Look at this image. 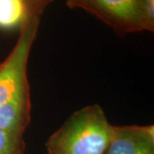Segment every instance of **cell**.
<instances>
[{"instance_id":"cell-1","label":"cell","mask_w":154,"mask_h":154,"mask_svg":"<svg viewBox=\"0 0 154 154\" xmlns=\"http://www.w3.org/2000/svg\"><path fill=\"white\" fill-rule=\"evenodd\" d=\"M39 26V17H28L17 42L0 62V129L24 134L31 120L28 63Z\"/></svg>"},{"instance_id":"cell-2","label":"cell","mask_w":154,"mask_h":154,"mask_svg":"<svg viewBox=\"0 0 154 154\" xmlns=\"http://www.w3.org/2000/svg\"><path fill=\"white\" fill-rule=\"evenodd\" d=\"M102 107L87 105L73 112L45 142L47 154H105L113 134Z\"/></svg>"},{"instance_id":"cell-9","label":"cell","mask_w":154,"mask_h":154,"mask_svg":"<svg viewBox=\"0 0 154 154\" xmlns=\"http://www.w3.org/2000/svg\"><path fill=\"white\" fill-rule=\"evenodd\" d=\"M27 1H28V0H25V3H27Z\"/></svg>"},{"instance_id":"cell-3","label":"cell","mask_w":154,"mask_h":154,"mask_svg":"<svg viewBox=\"0 0 154 154\" xmlns=\"http://www.w3.org/2000/svg\"><path fill=\"white\" fill-rule=\"evenodd\" d=\"M71 9H82L97 17L119 35L153 32L141 0H65Z\"/></svg>"},{"instance_id":"cell-5","label":"cell","mask_w":154,"mask_h":154,"mask_svg":"<svg viewBox=\"0 0 154 154\" xmlns=\"http://www.w3.org/2000/svg\"><path fill=\"white\" fill-rule=\"evenodd\" d=\"M27 18L25 0H0V29L20 28Z\"/></svg>"},{"instance_id":"cell-7","label":"cell","mask_w":154,"mask_h":154,"mask_svg":"<svg viewBox=\"0 0 154 154\" xmlns=\"http://www.w3.org/2000/svg\"><path fill=\"white\" fill-rule=\"evenodd\" d=\"M55 0H28L26 5L28 9V17H40L45 9Z\"/></svg>"},{"instance_id":"cell-4","label":"cell","mask_w":154,"mask_h":154,"mask_svg":"<svg viewBox=\"0 0 154 154\" xmlns=\"http://www.w3.org/2000/svg\"><path fill=\"white\" fill-rule=\"evenodd\" d=\"M105 154H154V125L114 126Z\"/></svg>"},{"instance_id":"cell-8","label":"cell","mask_w":154,"mask_h":154,"mask_svg":"<svg viewBox=\"0 0 154 154\" xmlns=\"http://www.w3.org/2000/svg\"><path fill=\"white\" fill-rule=\"evenodd\" d=\"M146 17L152 25L154 26V0H141Z\"/></svg>"},{"instance_id":"cell-6","label":"cell","mask_w":154,"mask_h":154,"mask_svg":"<svg viewBox=\"0 0 154 154\" xmlns=\"http://www.w3.org/2000/svg\"><path fill=\"white\" fill-rule=\"evenodd\" d=\"M23 134L0 129V154H24Z\"/></svg>"}]
</instances>
